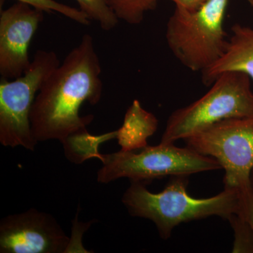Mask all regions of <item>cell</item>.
I'll use <instances>...</instances> for the list:
<instances>
[{
  "label": "cell",
  "mask_w": 253,
  "mask_h": 253,
  "mask_svg": "<svg viewBox=\"0 0 253 253\" xmlns=\"http://www.w3.org/2000/svg\"><path fill=\"white\" fill-rule=\"evenodd\" d=\"M101 65L89 34L82 38L44 81L32 106L30 121L38 142L59 140L87 130L92 115L81 116L84 103L95 105L103 92Z\"/></svg>",
  "instance_id": "obj_1"
},
{
  "label": "cell",
  "mask_w": 253,
  "mask_h": 253,
  "mask_svg": "<svg viewBox=\"0 0 253 253\" xmlns=\"http://www.w3.org/2000/svg\"><path fill=\"white\" fill-rule=\"evenodd\" d=\"M161 192H151L146 184L131 181L123 196L122 202L132 217L152 221L160 237L168 240L176 226L183 223L216 216L228 219L239 211L236 188L206 199H196L187 192L188 176H171Z\"/></svg>",
  "instance_id": "obj_2"
},
{
  "label": "cell",
  "mask_w": 253,
  "mask_h": 253,
  "mask_svg": "<svg viewBox=\"0 0 253 253\" xmlns=\"http://www.w3.org/2000/svg\"><path fill=\"white\" fill-rule=\"evenodd\" d=\"M229 0H208L190 11L176 6L166 25L168 47L193 72H204L220 59L227 46L224 29Z\"/></svg>",
  "instance_id": "obj_3"
},
{
  "label": "cell",
  "mask_w": 253,
  "mask_h": 253,
  "mask_svg": "<svg viewBox=\"0 0 253 253\" xmlns=\"http://www.w3.org/2000/svg\"><path fill=\"white\" fill-rule=\"evenodd\" d=\"M204 96L173 111L161 143L174 144L229 118L253 116L251 79L241 72L221 73Z\"/></svg>",
  "instance_id": "obj_4"
},
{
  "label": "cell",
  "mask_w": 253,
  "mask_h": 253,
  "mask_svg": "<svg viewBox=\"0 0 253 253\" xmlns=\"http://www.w3.org/2000/svg\"><path fill=\"white\" fill-rule=\"evenodd\" d=\"M103 166L97 172V181L108 184L121 178L146 183L166 176H188L221 169L214 158L199 154L186 146L163 144L140 149L101 154Z\"/></svg>",
  "instance_id": "obj_5"
},
{
  "label": "cell",
  "mask_w": 253,
  "mask_h": 253,
  "mask_svg": "<svg viewBox=\"0 0 253 253\" xmlns=\"http://www.w3.org/2000/svg\"><path fill=\"white\" fill-rule=\"evenodd\" d=\"M52 51L38 50L21 77L0 82V143L33 151L38 141L32 132V106L44 81L60 65Z\"/></svg>",
  "instance_id": "obj_6"
},
{
  "label": "cell",
  "mask_w": 253,
  "mask_h": 253,
  "mask_svg": "<svg viewBox=\"0 0 253 253\" xmlns=\"http://www.w3.org/2000/svg\"><path fill=\"white\" fill-rule=\"evenodd\" d=\"M186 146L214 158L225 172L224 187L250 181L253 168V116L229 118L186 139Z\"/></svg>",
  "instance_id": "obj_7"
},
{
  "label": "cell",
  "mask_w": 253,
  "mask_h": 253,
  "mask_svg": "<svg viewBox=\"0 0 253 253\" xmlns=\"http://www.w3.org/2000/svg\"><path fill=\"white\" fill-rule=\"evenodd\" d=\"M71 244L52 215L31 208L0 221V253H62Z\"/></svg>",
  "instance_id": "obj_8"
},
{
  "label": "cell",
  "mask_w": 253,
  "mask_h": 253,
  "mask_svg": "<svg viewBox=\"0 0 253 253\" xmlns=\"http://www.w3.org/2000/svg\"><path fill=\"white\" fill-rule=\"evenodd\" d=\"M43 12L24 3L11 5L0 15V75L13 80L31 66L28 49Z\"/></svg>",
  "instance_id": "obj_9"
},
{
  "label": "cell",
  "mask_w": 253,
  "mask_h": 253,
  "mask_svg": "<svg viewBox=\"0 0 253 253\" xmlns=\"http://www.w3.org/2000/svg\"><path fill=\"white\" fill-rule=\"evenodd\" d=\"M225 51L220 59L202 72L205 85L226 72H241L248 75L253 82V27L236 23L231 28Z\"/></svg>",
  "instance_id": "obj_10"
},
{
  "label": "cell",
  "mask_w": 253,
  "mask_h": 253,
  "mask_svg": "<svg viewBox=\"0 0 253 253\" xmlns=\"http://www.w3.org/2000/svg\"><path fill=\"white\" fill-rule=\"evenodd\" d=\"M158 126V120L145 110L139 100H134L128 108L122 126L116 130V139L124 151H134L148 146L147 139Z\"/></svg>",
  "instance_id": "obj_11"
},
{
  "label": "cell",
  "mask_w": 253,
  "mask_h": 253,
  "mask_svg": "<svg viewBox=\"0 0 253 253\" xmlns=\"http://www.w3.org/2000/svg\"><path fill=\"white\" fill-rule=\"evenodd\" d=\"M116 131L101 136H92L87 130L68 136L63 143L65 154L71 162L82 163L91 158L101 159L99 146L105 141L116 139Z\"/></svg>",
  "instance_id": "obj_12"
},
{
  "label": "cell",
  "mask_w": 253,
  "mask_h": 253,
  "mask_svg": "<svg viewBox=\"0 0 253 253\" xmlns=\"http://www.w3.org/2000/svg\"><path fill=\"white\" fill-rule=\"evenodd\" d=\"M118 20L139 25L148 11L154 9L158 0H104Z\"/></svg>",
  "instance_id": "obj_13"
},
{
  "label": "cell",
  "mask_w": 253,
  "mask_h": 253,
  "mask_svg": "<svg viewBox=\"0 0 253 253\" xmlns=\"http://www.w3.org/2000/svg\"><path fill=\"white\" fill-rule=\"evenodd\" d=\"M80 9L87 15L89 19L99 23L104 31H110L116 27L118 18L104 0H76Z\"/></svg>",
  "instance_id": "obj_14"
},
{
  "label": "cell",
  "mask_w": 253,
  "mask_h": 253,
  "mask_svg": "<svg viewBox=\"0 0 253 253\" xmlns=\"http://www.w3.org/2000/svg\"><path fill=\"white\" fill-rule=\"evenodd\" d=\"M17 1L29 5L32 7L40 10L42 12L59 13L83 26H89L90 24V19L82 10L58 2L55 0H17Z\"/></svg>",
  "instance_id": "obj_15"
},
{
  "label": "cell",
  "mask_w": 253,
  "mask_h": 253,
  "mask_svg": "<svg viewBox=\"0 0 253 253\" xmlns=\"http://www.w3.org/2000/svg\"><path fill=\"white\" fill-rule=\"evenodd\" d=\"M234 234L232 253H253V231L249 224L239 214L229 217Z\"/></svg>",
  "instance_id": "obj_16"
},
{
  "label": "cell",
  "mask_w": 253,
  "mask_h": 253,
  "mask_svg": "<svg viewBox=\"0 0 253 253\" xmlns=\"http://www.w3.org/2000/svg\"><path fill=\"white\" fill-rule=\"evenodd\" d=\"M234 188L239 197V211L236 214L249 224L253 231V188L251 181L241 183Z\"/></svg>",
  "instance_id": "obj_17"
},
{
  "label": "cell",
  "mask_w": 253,
  "mask_h": 253,
  "mask_svg": "<svg viewBox=\"0 0 253 253\" xmlns=\"http://www.w3.org/2000/svg\"><path fill=\"white\" fill-rule=\"evenodd\" d=\"M175 4L176 6L184 8L190 11H194L199 9L208 0H170Z\"/></svg>",
  "instance_id": "obj_18"
},
{
  "label": "cell",
  "mask_w": 253,
  "mask_h": 253,
  "mask_svg": "<svg viewBox=\"0 0 253 253\" xmlns=\"http://www.w3.org/2000/svg\"><path fill=\"white\" fill-rule=\"evenodd\" d=\"M250 181H251V186L253 188V168L252 170H251V174H250Z\"/></svg>",
  "instance_id": "obj_19"
},
{
  "label": "cell",
  "mask_w": 253,
  "mask_h": 253,
  "mask_svg": "<svg viewBox=\"0 0 253 253\" xmlns=\"http://www.w3.org/2000/svg\"><path fill=\"white\" fill-rule=\"evenodd\" d=\"M249 1L250 4L252 5V6H253V0H249Z\"/></svg>",
  "instance_id": "obj_20"
}]
</instances>
